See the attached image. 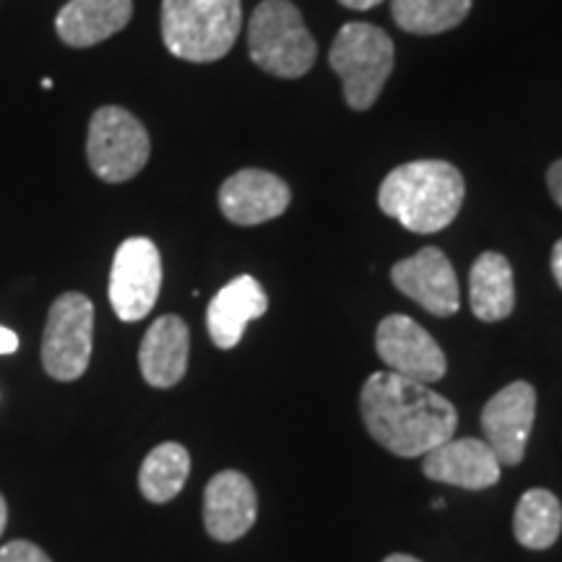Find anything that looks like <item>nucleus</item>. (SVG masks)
<instances>
[{
    "label": "nucleus",
    "instance_id": "nucleus-10",
    "mask_svg": "<svg viewBox=\"0 0 562 562\" xmlns=\"http://www.w3.org/2000/svg\"><path fill=\"white\" fill-rule=\"evenodd\" d=\"M533 414H537V391L526 381L505 385L484 404V442L495 451L503 467H518L524 461Z\"/></svg>",
    "mask_w": 562,
    "mask_h": 562
},
{
    "label": "nucleus",
    "instance_id": "nucleus-17",
    "mask_svg": "<svg viewBox=\"0 0 562 562\" xmlns=\"http://www.w3.org/2000/svg\"><path fill=\"white\" fill-rule=\"evenodd\" d=\"M133 0H68L55 19V32L68 47H94L128 26Z\"/></svg>",
    "mask_w": 562,
    "mask_h": 562
},
{
    "label": "nucleus",
    "instance_id": "nucleus-5",
    "mask_svg": "<svg viewBox=\"0 0 562 562\" xmlns=\"http://www.w3.org/2000/svg\"><path fill=\"white\" fill-rule=\"evenodd\" d=\"M328 63L344 81L351 110H370L393 70V42L372 24L351 21L336 34Z\"/></svg>",
    "mask_w": 562,
    "mask_h": 562
},
{
    "label": "nucleus",
    "instance_id": "nucleus-28",
    "mask_svg": "<svg viewBox=\"0 0 562 562\" xmlns=\"http://www.w3.org/2000/svg\"><path fill=\"white\" fill-rule=\"evenodd\" d=\"M383 562H422V560L412 558V554H389Z\"/></svg>",
    "mask_w": 562,
    "mask_h": 562
},
{
    "label": "nucleus",
    "instance_id": "nucleus-15",
    "mask_svg": "<svg viewBox=\"0 0 562 562\" xmlns=\"http://www.w3.org/2000/svg\"><path fill=\"white\" fill-rule=\"evenodd\" d=\"M266 311H269V297H266L258 279L248 277V273L232 279L214 294L206 311L211 341L220 349H235L243 341L248 323L261 318Z\"/></svg>",
    "mask_w": 562,
    "mask_h": 562
},
{
    "label": "nucleus",
    "instance_id": "nucleus-3",
    "mask_svg": "<svg viewBox=\"0 0 562 562\" xmlns=\"http://www.w3.org/2000/svg\"><path fill=\"white\" fill-rule=\"evenodd\" d=\"M240 30V0H161V40L180 60H222Z\"/></svg>",
    "mask_w": 562,
    "mask_h": 562
},
{
    "label": "nucleus",
    "instance_id": "nucleus-23",
    "mask_svg": "<svg viewBox=\"0 0 562 562\" xmlns=\"http://www.w3.org/2000/svg\"><path fill=\"white\" fill-rule=\"evenodd\" d=\"M547 186H550L554 203L562 209V159L554 161V165L550 167V172H547Z\"/></svg>",
    "mask_w": 562,
    "mask_h": 562
},
{
    "label": "nucleus",
    "instance_id": "nucleus-8",
    "mask_svg": "<svg viewBox=\"0 0 562 562\" xmlns=\"http://www.w3.org/2000/svg\"><path fill=\"white\" fill-rule=\"evenodd\" d=\"M161 290L159 248L146 237H131L115 252L110 271V305L125 323L151 313Z\"/></svg>",
    "mask_w": 562,
    "mask_h": 562
},
{
    "label": "nucleus",
    "instance_id": "nucleus-16",
    "mask_svg": "<svg viewBox=\"0 0 562 562\" xmlns=\"http://www.w3.org/2000/svg\"><path fill=\"white\" fill-rule=\"evenodd\" d=\"M188 355H191V334L186 321L178 315H161L140 341V375L154 389H172L186 375Z\"/></svg>",
    "mask_w": 562,
    "mask_h": 562
},
{
    "label": "nucleus",
    "instance_id": "nucleus-22",
    "mask_svg": "<svg viewBox=\"0 0 562 562\" xmlns=\"http://www.w3.org/2000/svg\"><path fill=\"white\" fill-rule=\"evenodd\" d=\"M0 562H53L47 552H42L37 544L26 542V539H16L0 547Z\"/></svg>",
    "mask_w": 562,
    "mask_h": 562
},
{
    "label": "nucleus",
    "instance_id": "nucleus-11",
    "mask_svg": "<svg viewBox=\"0 0 562 562\" xmlns=\"http://www.w3.org/2000/svg\"><path fill=\"white\" fill-rule=\"evenodd\" d=\"M393 284L398 292L425 307L427 313L448 318L459 311V279L440 248H422L412 258L393 266Z\"/></svg>",
    "mask_w": 562,
    "mask_h": 562
},
{
    "label": "nucleus",
    "instance_id": "nucleus-19",
    "mask_svg": "<svg viewBox=\"0 0 562 562\" xmlns=\"http://www.w3.org/2000/svg\"><path fill=\"white\" fill-rule=\"evenodd\" d=\"M562 531V505L550 490L524 492L513 516V533L526 550H550Z\"/></svg>",
    "mask_w": 562,
    "mask_h": 562
},
{
    "label": "nucleus",
    "instance_id": "nucleus-24",
    "mask_svg": "<svg viewBox=\"0 0 562 562\" xmlns=\"http://www.w3.org/2000/svg\"><path fill=\"white\" fill-rule=\"evenodd\" d=\"M19 349V336L11 328L0 326V355H13Z\"/></svg>",
    "mask_w": 562,
    "mask_h": 562
},
{
    "label": "nucleus",
    "instance_id": "nucleus-30",
    "mask_svg": "<svg viewBox=\"0 0 562 562\" xmlns=\"http://www.w3.org/2000/svg\"><path fill=\"white\" fill-rule=\"evenodd\" d=\"M42 89H53V81L50 79H42Z\"/></svg>",
    "mask_w": 562,
    "mask_h": 562
},
{
    "label": "nucleus",
    "instance_id": "nucleus-7",
    "mask_svg": "<svg viewBox=\"0 0 562 562\" xmlns=\"http://www.w3.org/2000/svg\"><path fill=\"white\" fill-rule=\"evenodd\" d=\"M94 344V305L87 294L66 292L53 302L42 336V364L55 381H79Z\"/></svg>",
    "mask_w": 562,
    "mask_h": 562
},
{
    "label": "nucleus",
    "instance_id": "nucleus-18",
    "mask_svg": "<svg viewBox=\"0 0 562 562\" xmlns=\"http://www.w3.org/2000/svg\"><path fill=\"white\" fill-rule=\"evenodd\" d=\"M469 302L472 311L484 323L508 318L516 305L510 261L501 252H482L469 273Z\"/></svg>",
    "mask_w": 562,
    "mask_h": 562
},
{
    "label": "nucleus",
    "instance_id": "nucleus-4",
    "mask_svg": "<svg viewBox=\"0 0 562 562\" xmlns=\"http://www.w3.org/2000/svg\"><path fill=\"white\" fill-rule=\"evenodd\" d=\"M250 58L266 74L300 79L315 63V40L307 32L297 5L290 0H263L248 26Z\"/></svg>",
    "mask_w": 562,
    "mask_h": 562
},
{
    "label": "nucleus",
    "instance_id": "nucleus-26",
    "mask_svg": "<svg viewBox=\"0 0 562 562\" xmlns=\"http://www.w3.org/2000/svg\"><path fill=\"white\" fill-rule=\"evenodd\" d=\"M347 9H355V11H368V9H375L378 3H383V0H341Z\"/></svg>",
    "mask_w": 562,
    "mask_h": 562
},
{
    "label": "nucleus",
    "instance_id": "nucleus-13",
    "mask_svg": "<svg viewBox=\"0 0 562 562\" xmlns=\"http://www.w3.org/2000/svg\"><path fill=\"white\" fill-rule=\"evenodd\" d=\"M292 201L290 186L266 170H240L220 188V209L232 224L256 227L277 220Z\"/></svg>",
    "mask_w": 562,
    "mask_h": 562
},
{
    "label": "nucleus",
    "instance_id": "nucleus-12",
    "mask_svg": "<svg viewBox=\"0 0 562 562\" xmlns=\"http://www.w3.org/2000/svg\"><path fill=\"white\" fill-rule=\"evenodd\" d=\"M427 480L463 490H487L501 482L503 463L480 438H451L422 456Z\"/></svg>",
    "mask_w": 562,
    "mask_h": 562
},
{
    "label": "nucleus",
    "instance_id": "nucleus-9",
    "mask_svg": "<svg viewBox=\"0 0 562 562\" xmlns=\"http://www.w3.org/2000/svg\"><path fill=\"white\" fill-rule=\"evenodd\" d=\"M375 349L391 372L419 383H435L446 375L448 362L440 344L409 315H389L375 334Z\"/></svg>",
    "mask_w": 562,
    "mask_h": 562
},
{
    "label": "nucleus",
    "instance_id": "nucleus-29",
    "mask_svg": "<svg viewBox=\"0 0 562 562\" xmlns=\"http://www.w3.org/2000/svg\"><path fill=\"white\" fill-rule=\"evenodd\" d=\"M432 508H435V510L446 508V501H442V497H432Z\"/></svg>",
    "mask_w": 562,
    "mask_h": 562
},
{
    "label": "nucleus",
    "instance_id": "nucleus-1",
    "mask_svg": "<svg viewBox=\"0 0 562 562\" xmlns=\"http://www.w3.org/2000/svg\"><path fill=\"white\" fill-rule=\"evenodd\" d=\"M360 404L372 440L402 459L430 453L451 440L459 425V412L448 398L398 372H372L362 385Z\"/></svg>",
    "mask_w": 562,
    "mask_h": 562
},
{
    "label": "nucleus",
    "instance_id": "nucleus-25",
    "mask_svg": "<svg viewBox=\"0 0 562 562\" xmlns=\"http://www.w3.org/2000/svg\"><path fill=\"white\" fill-rule=\"evenodd\" d=\"M552 277L562 290V240H558V245L552 248Z\"/></svg>",
    "mask_w": 562,
    "mask_h": 562
},
{
    "label": "nucleus",
    "instance_id": "nucleus-27",
    "mask_svg": "<svg viewBox=\"0 0 562 562\" xmlns=\"http://www.w3.org/2000/svg\"><path fill=\"white\" fill-rule=\"evenodd\" d=\"M5 521H9V508H5L3 495H0V533L5 531Z\"/></svg>",
    "mask_w": 562,
    "mask_h": 562
},
{
    "label": "nucleus",
    "instance_id": "nucleus-14",
    "mask_svg": "<svg viewBox=\"0 0 562 562\" xmlns=\"http://www.w3.org/2000/svg\"><path fill=\"white\" fill-rule=\"evenodd\" d=\"M258 518L256 487L240 472H220L206 484L203 524L216 542H237Z\"/></svg>",
    "mask_w": 562,
    "mask_h": 562
},
{
    "label": "nucleus",
    "instance_id": "nucleus-6",
    "mask_svg": "<svg viewBox=\"0 0 562 562\" xmlns=\"http://www.w3.org/2000/svg\"><path fill=\"white\" fill-rule=\"evenodd\" d=\"M151 154V140L144 123L128 110L100 108L91 115L87 136V159L91 172L104 182H125L144 170Z\"/></svg>",
    "mask_w": 562,
    "mask_h": 562
},
{
    "label": "nucleus",
    "instance_id": "nucleus-20",
    "mask_svg": "<svg viewBox=\"0 0 562 562\" xmlns=\"http://www.w3.org/2000/svg\"><path fill=\"white\" fill-rule=\"evenodd\" d=\"M188 474H191V453L180 442H161L140 463V495L151 503H170L186 487Z\"/></svg>",
    "mask_w": 562,
    "mask_h": 562
},
{
    "label": "nucleus",
    "instance_id": "nucleus-21",
    "mask_svg": "<svg viewBox=\"0 0 562 562\" xmlns=\"http://www.w3.org/2000/svg\"><path fill=\"white\" fill-rule=\"evenodd\" d=\"M393 21L409 34H442L459 26L472 0H393Z\"/></svg>",
    "mask_w": 562,
    "mask_h": 562
},
{
    "label": "nucleus",
    "instance_id": "nucleus-2",
    "mask_svg": "<svg viewBox=\"0 0 562 562\" xmlns=\"http://www.w3.org/2000/svg\"><path fill=\"white\" fill-rule=\"evenodd\" d=\"M463 195L467 186L453 165L419 159L389 172L378 191V206L409 232L432 235L459 216Z\"/></svg>",
    "mask_w": 562,
    "mask_h": 562
}]
</instances>
